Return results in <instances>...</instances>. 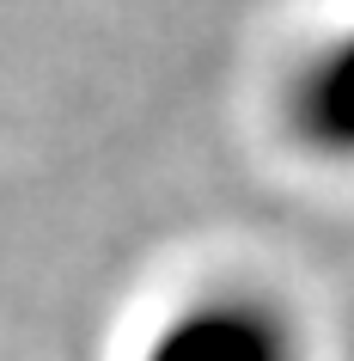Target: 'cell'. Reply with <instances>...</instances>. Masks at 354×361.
<instances>
[{
    "instance_id": "cell-2",
    "label": "cell",
    "mask_w": 354,
    "mask_h": 361,
    "mask_svg": "<svg viewBox=\"0 0 354 361\" xmlns=\"http://www.w3.org/2000/svg\"><path fill=\"white\" fill-rule=\"evenodd\" d=\"M293 129L330 159H354V31L330 37L293 86Z\"/></svg>"
},
{
    "instance_id": "cell-1",
    "label": "cell",
    "mask_w": 354,
    "mask_h": 361,
    "mask_svg": "<svg viewBox=\"0 0 354 361\" xmlns=\"http://www.w3.org/2000/svg\"><path fill=\"white\" fill-rule=\"evenodd\" d=\"M147 361H293V337L263 300H208L171 319Z\"/></svg>"
}]
</instances>
